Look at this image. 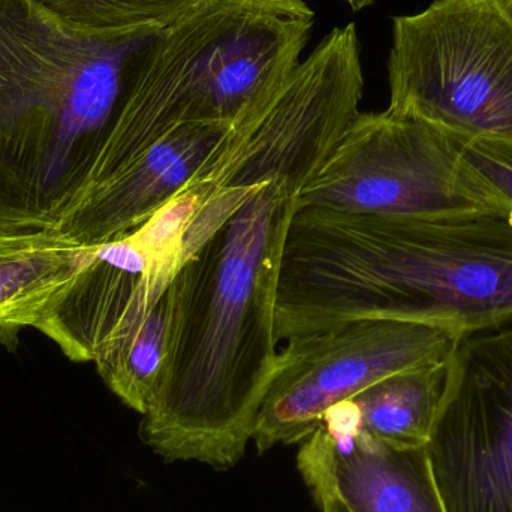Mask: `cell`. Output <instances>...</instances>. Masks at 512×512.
Instances as JSON below:
<instances>
[{
	"mask_svg": "<svg viewBox=\"0 0 512 512\" xmlns=\"http://www.w3.org/2000/svg\"><path fill=\"white\" fill-rule=\"evenodd\" d=\"M297 195L285 180L256 186L171 283L167 355L140 426L165 462L225 471L254 441L279 357L277 277Z\"/></svg>",
	"mask_w": 512,
	"mask_h": 512,
	"instance_id": "6da1fadb",
	"label": "cell"
},
{
	"mask_svg": "<svg viewBox=\"0 0 512 512\" xmlns=\"http://www.w3.org/2000/svg\"><path fill=\"white\" fill-rule=\"evenodd\" d=\"M363 319L463 337L511 325L512 213L298 209L277 277V340Z\"/></svg>",
	"mask_w": 512,
	"mask_h": 512,
	"instance_id": "7a4b0ae2",
	"label": "cell"
},
{
	"mask_svg": "<svg viewBox=\"0 0 512 512\" xmlns=\"http://www.w3.org/2000/svg\"><path fill=\"white\" fill-rule=\"evenodd\" d=\"M161 30L92 38L0 0V230L56 231Z\"/></svg>",
	"mask_w": 512,
	"mask_h": 512,
	"instance_id": "3957f363",
	"label": "cell"
},
{
	"mask_svg": "<svg viewBox=\"0 0 512 512\" xmlns=\"http://www.w3.org/2000/svg\"><path fill=\"white\" fill-rule=\"evenodd\" d=\"M313 23L304 0H197L153 41L83 191L182 126L233 125L294 74Z\"/></svg>",
	"mask_w": 512,
	"mask_h": 512,
	"instance_id": "277c9868",
	"label": "cell"
},
{
	"mask_svg": "<svg viewBox=\"0 0 512 512\" xmlns=\"http://www.w3.org/2000/svg\"><path fill=\"white\" fill-rule=\"evenodd\" d=\"M391 113L460 143H512V12L504 0H436L393 20Z\"/></svg>",
	"mask_w": 512,
	"mask_h": 512,
	"instance_id": "5b68a950",
	"label": "cell"
},
{
	"mask_svg": "<svg viewBox=\"0 0 512 512\" xmlns=\"http://www.w3.org/2000/svg\"><path fill=\"white\" fill-rule=\"evenodd\" d=\"M363 89L357 27H336L276 92L230 126L183 189L209 198L285 180L300 192L360 113Z\"/></svg>",
	"mask_w": 512,
	"mask_h": 512,
	"instance_id": "8992f818",
	"label": "cell"
},
{
	"mask_svg": "<svg viewBox=\"0 0 512 512\" xmlns=\"http://www.w3.org/2000/svg\"><path fill=\"white\" fill-rule=\"evenodd\" d=\"M307 207L385 216L507 212L468 170L453 137L390 110L349 123L298 192L297 210Z\"/></svg>",
	"mask_w": 512,
	"mask_h": 512,
	"instance_id": "52a82bcc",
	"label": "cell"
},
{
	"mask_svg": "<svg viewBox=\"0 0 512 512\" xmlns=\"http://www.w3.org/2000/svg\"><path fill=\"white\" fill-rule=\"evenodd\" d=\"M465 337L417 322L363 319L289 337L256 421L259 453L306 441L325 412L382 379L450 360Z\"/></svg>",
	"mask_w": 512,
	"mask_h": 512,
	"instance_id": "ba28073f",
	"label": "cell"
},
{
	"mask_svg": "<svg viewBox=\"0 0 512 512\" xmlns=\"http://www.w3.org/2000/svg\"><path fill=\"white\" fill-rule=\"evenodd\" d=\"M200 206L197 192H180L137 230L93 246L36 330L77 363H95L131 339L194 256L186 248V230Z\"/></svg>",
	"mask_w": 512,
	"mask_h": 512,
	"instance_id": "9c48e42d",
	"label": "cell"
},
{
	"mask_svg": "<svg viewBox=\"0 0 512 512\" xmlns=\"http://www.w3.org/2000/svg\"><path fill=\"white\" fill-rule=\"evenodd\" d=\"M426 453L445 511L512 512V324L459 343Z\"/></svg>",
	"mask_w": 512,
	"mask_h": 512,
	"instance_id": "30bf717a",
	"label": "cell"
},
{
	"mask_svg": "<svg viewBox=\"0 0 512 512\" xmlns=\"http://www.w3.org/2000/svg\"><path fill=\"white\" fill-rule=\"evenodd\" d=\"M307 487H327L352 512H447L426 448H393L360 430L352 400L325 412L298 453Z\"/></svg>",
	"mask_w": 512,
	"mask_h": 512,
	"instance_id": "8fae6325",
	"label": "cell"
},
{
	"mask_svg": "<svg viewBox=\"0 0 512 512\" xmlns=\"http://www.w3.org/2000/svg\"><path fill=\"white\" fill-rule=\"evenodd\" d=\"M230 126L188 125L81 192L56 233L93 248L126 236L170 203L203 167Z\"/></svg>",
	"mask_w": 512,
	"mask_h": 512,
	"instance_id": "7c38bea8",
	"label": "cell"
},
{
	"mask_svg": "<svg viewBox=\"0 0 512 512\" xmlns=\"http://www.w3.org/2000/svg\"><path fill=\"white\" fill-rule=\"evenodd\" d=\"M93 248L56 231L0 230V343L15 349L86 264Z\"/></svg>",
	"mask_w": 512,
	"mask_h": 512,
	"instance_id": "4fadbf2b",
	"label": "cell"
},
{
	"mask_svg": "<svg viewBox=\"0 0 512 512\" xmlns=\"http://www.w3.org/2000/svg\"><path fill=\"white\" fill-rule=\"evenodd\" d=\"M448 363L397 373L351 399L360 430L393 448H426L444 397Z\"/></svg>",
	"mask_w": 512,
	"mask_h": 512,
	"instance_id": "5bb4252c",
	"label": "cell"
},
{
	"mask_svg": "<svg viewBox=\"0 0 512 512\" xmlns=\"http://www.w3.org/2000/svg\"><path fill=\"white\" fill-rule=\"evenodd\" d=\"M66 27L92 38L161 30L197 0H38Z\"/></svg>",
	"mask_w": 512,
	"mask_h": 512,
	"instance_id": "9a60e30c",
	"label": "cell"
},
{
	"mask_svg": "<svg viewBox=\"0 0 512 512\" xmlns=\"http://www.w3.org/2000/svg\"><path fill=\"white\" fill-rule=\"evenodd\" d=\"M457 141V140H456ZM463 162L481 185L512 213V143L457 141Z\"/></svg>",
	"mask_w": 512,
	"mask_h": 512,
	"instance_id": "2e32d148",
	"label": "cell"
},
{
	"mask_svg": "<svg viewBox=\"0 0 512 512\" xmlns=\"http://www.w3.org/2000/svg\"><path fill=\"white\" fill-rule=\"evenodd\" d=\"M309 490L321 512H352L343 499L327 487L313 486L309 487Z\"/></svg>",
	"mask_w": 512,
	"mask_h": 512,
	"instance_id": "e0dca14e",
	"label": "cell"
},
{
	"mask_svg": "<svg viewBox=\"0 0 512 512\" xmlns=\"http://www.w3.org/2000/svg\"><path fill=\"white\" fill-rule=\"evenodd\" d=\"M345 2L351 6L352 11L358 12L361 11V9L367 8V6L372 5L376 0H345Z\"/></svg>",
	"mask_w": 512,
	"mask_h": 512,
	"instance_id": "ac0fdd59",
	"label": "cell"
},
{
	"mask_svg": "<svg viewBox=\"0 0 512 512\" xmlns=\"http://www.w3.org/2000/svg\"><path fill=\"white\" fill-rule=\"evenodd\" d=\"M505 5L508 6V9L512 12V0H504Z\"/></svg>",
	"mask_w": 512,
	"mask_h": 512,
	"instance_id": "d6986e66",
	"label": "cell"
}]
</instances>
